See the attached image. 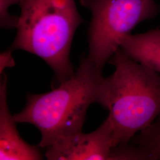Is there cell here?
I'll use <instances>...</instances> for the list:
<instances>
[{
    "instance_id": "1",
    "label": "cell",
    "mask_w": 160,
    "mask_h": 160,
    "mask_svg": "<svg viewBox=\"0 0 160 160\" xmlns=\"http://www.w3.org/2000/svg\"><path fill=\"white\" fill-rule=\"evenodd\" d=\"M108 77L88 57L82 58L73 75L41 94H29L22 112L13 115L16 123L36 126L41 133L40 148H47L58 140L80 133L86 113L92 103L108 109Z\"/></svg>"
},
{
    "instance_id": "2",
    "label": "cell",
    "mask_w": 160,
    "mask_h": 160,
    "mask_svg": "<svg viewBox=\"0 0 160 160\" xmlns=\"http://www.w3.org/2000/svg\"><path fill=\"white\" fill-rule=\"evenodd\" d=\"M17 34L12 52L23 50L43 59L57 84L74 74L69 54L76 30L84 22L75 0H21Z\"/></svg>"
},
{
    "instance_id": "3",
    "label": "cell",
    "mask_w": 160,
    "mask_h": 160,
    "mask_svg": "<svg viewBox=\"0 0 160 160\" xmlns=\"http://www.w3.org/2000/svg\"><path fill=\"white\" fill-rule=\"evenodd\" d=\"M108 116L118 145L129 143L160 116V74L133 61L119 48L110 59Z\"/></svg>"
},
{
    "instance_id": "4",
    "label": "cell",
    "mask_w": 160,
    "mask_h": 160,
    "mask_svg": "<svg viewBox=\"0 0 160 160\" xmlns=\"http://www.w3.org/2000/svg\"><path fill=\"white\" fill-rule=\"evenodd\" d=\"M80 3L92 14L88 57L102 71L133 29L160 12L154 0H80Z\"/></svg>"
},
{
    "instance_id": "5",
    "label": "cell",
    "mask_w": 160,
    "mask_h": 160,
    "mask_svg": "<svg viewBox=\"0 0 160 160\" xmlns=\"http://www.w3.org/2000/svg\"><path fill=\"white\" fill-rule=\"evenodd\" d=\"M117 145L113 128L108 117L96 131L82 132L58 140L46 148L48 160H113Z\"/></svg>"
},
{
    "instance_id": "6",
    "label": "cell",
    "mask_w": 160,
    "mask_h": 160,
    "mask_svg": "<svg viewBox=\"0 0 160 160\" xmlns=\"http://www.w3.org/2000/svg\"><path fill=\"white\" fill-rule=\"evenodd\" d=\"M0 81V160H42L38 148L26 142L17 131L8 107L7 77L4 72Z\"/></svg>"
},
{
    "instance_id": "7",
    "label": "cell",
    "mask_w": 160,
    "mask_h": 160,
    "mask_svg": "<svg viewBox=\"0 0 160 160\" xmlns=\"http://www.w3.org/2000/svg\"><path fill=\"white\" fill-rule=\"evenodd\" d=\"M120 48L127 57L160 74V29L128 34Z\"/></svg>"
},
{
    "instance_id": "8",
    "label": "cell",
    "mask_w": 160,
    "mask_h": 160,
    "mask_svg": "<svg viewBox=\"0 0 160 160\" xmlns=\"http://www.w3.org/2000/svg\"><path fill=\"white\" fill-rule=\"evenodd\" d=\"M130 143L142 151L147 160H160V116L147 129L135 135Z\"/></svg>"
},
{
    "instance_id": "9",
    "label": "cell",
    "mask_w": 160,
    "mask_h": 160,
    "mask_svg": "<svg viewBox=\"0 0 160 160\" xmlns=\"http://www.w3.org/2000/svg\"><path fill=\"white\" fill-rule=\"evenodd\" d=\"M21 0H0V25L2 29H17L19 17L8 12L11 6L19 4Z\"/></svg>"
},
{
    "instance_id": "10",
    "label": "cell",
    "mask_w": 160,
    "mask_h": 160,
    "mask_svg": "<svg viewBox=\"0 0 160 160\" xmlns=\"http://www.w3.org/2000/svg\"><path fill=\"white\" fill-rule=\"evenodd\" d=\"M12 51L9 49L3 52L0 55V74L4 72L6 68H12L14 66L15 62L12 57Z\"/></svg>"
}]
</instances>
